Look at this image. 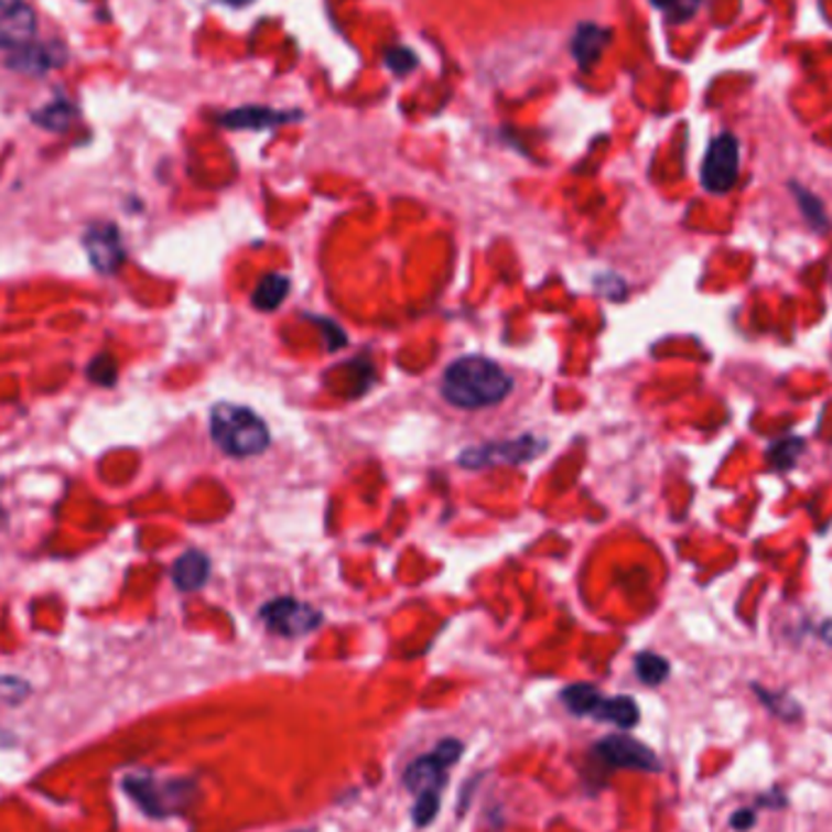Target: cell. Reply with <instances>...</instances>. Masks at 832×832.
Wrapping results in <instances>:
<instances>
[{
    "instance_id": "obj_1",
    "label": "cell",
    "mask_w": 832,
    "mask_h": 832,
    "mask_svg": "<svg viewBox=\"0 0 832 832\" xmlns=\"http://www.w3.org/2000/svg\"><path fill=\"white\" fill-rule=\"evenodd\" d=\"M511 390V378L495 360L465 356L451 363L441 378L443 400L458 409H485L501 402Z\"/></svg>"
},
{
    "instance_id": "obj_2",
    "label": "cell",
    "mask_w": 832,
    "mask_h": 832,
    "mask_svg": "<svg viewBox=\"0 0 832 832\" xmlns=\"http://www.w3.org/2000/svg\"><path fill=\"white\" fill-rule=\"evenodd\" d=\"M213 441L231 458H253L271 445L266 421L249 407L219 402L209 414Z\"/></svg>"
},
{
    "instance_id": "obj_3",
    "label": "cell",
    "mask_w": 832,
    "mask_h": 832,
    "mask_svg": "<svg viewBox=\"0 0 832 832\" xmlns=\"http://www.w3.org/2000/svg\"><path fill=\"white\" fill-rule=\"evenodd\" d=\"M125 789L130 791L132 799L144 808L149 815L166 818L173 813L185 811L191 801L197 796L195 781H163L159 784L151 777H130L125 781Z\"/></svg>"
},
{
    "instance_id": "obj_4",
    "label": "cell",
    "mask_w": 832,
    "mask_h": 832,
    "mask_svg": "<svg viewBox=\"0 0 832 832\" xmlns=\"http://www.w3.org/2000/svg\"><path fill=\"white\" fill-rule=\"evenodd\" d=\"M463 755V743L453 741H441L431 753L417 757L412 765L404 769V787L417 793H433L441 796V789L445 787V779H449V769L461 759Z\"/></svg>"
},
{
    "instance_id": "obj_5",
    "label": "cell",
    "mask_w": 832,
    "mask_h": 832,
    "mask_svg": "<svg viewBox=\"0 0 832 832\" xmlns=\"http://www.w3.org/2000/svg\"><path fill=\"white\" fill-rule=\"evenodd\" d=\"M261 620L268 630L278 633L283 638H300L322 626V612L304 602L292 599V596H280V599L268 602L259 612Z\"/></svg>"
},
{
    "instance_id": "obj_6",
    "label": "cell",
    "mask_w": 832,
    "mask_h": 832,
    "mask_svg": "<svg viewBox=\"0 0 832 832\" xmlns=\"http://www.w3.org/2000/svg\"><path fill=\"white\" fill-rule=\"evenodd\" d=\"M741 175V144L733 134L713 139L701 166V183L709 193H728Z\"/></svg>"
},
{
    "instance_id": "obj_7",
    "label": "cell",
    "mask_w": 832,
    "mask_h": 832,
    "mask_svg": "<svg viewBox=\"0 0 832 832\" xmlns=\"http://www.w3.org/2000/svg\"><path fill=\"white\" fill-rule=\"evenodd\" d=\"M548 449V443L526 433L517 441H495L485 445H475L461 455L463 467H489V465H519L533 461Z\"/></svg>"
},
{
    "instance_id": "obj_8",
    "label": "cell",
    "mask_w": 832,
    "mask_h": 832,
    "mask_svg": "<svg viewBox=\"0 0 832 832\" xmlns=\"http://www.w3.org/2000/svg\"><path fill=\"white\" fill-rule=\"evenodd\" d=\"M596 757L616 769H636V771H660L662 765L658 755L648 745L638 743L636 737L608 735L594 747Z\"/></svg>"
},
{
    "instance_id": "obj_9",
    "label": "cell",
    "mask_w": 832,
    "mask_h": 832,
    "mask_svg": "<svg viewBox=\"0 0 832 832\" xmlns=\"http://www.w3.org/2000/svg\"><path fill=\"white\" fill-rule=\"evenodd\" d=\"M37 32V15L25 0H0V50H22Z\"/></svg>"
},
{
    "instance_id": "obj_10",
    "label": "cell",
    "mask_w": 832,
    "mask_h": 832,
    "mask_svg": "<svg viewBox=\"0 0 832 832\" xmlns=\"http://www.w3.org/2000/svg\"><path fill=\"white\" fill-rule=\"evenodd\" d=\"M86 249H88L93 266L102 273H112L125 259L120 231H117L112 225L93 227L86 237Z\"/></svg>"
},
{
    "instance_id": "obj_11",
    "label": "cell",
    "mask_w": 832,
    "mask_h": 832,
    "mask_svg": "<svg viewBox=\"0 0 832 832\" xmlns=\"http://www.w3.org/2000/svg\"><path fill=\"white\" fill-rule=\"evenodd\" d=\"M298 117H302V112L298 110L283 112V110H271V108H259V105H249V108L225 112L219 122L229 127V130H268V127L298 120Z\"/></svg>"
},
{
    "instance_id": "obj_12",
    "label": "cell",
    "mask_w": 832,
    "mask_h": 832,
    "mask_svg": "<svg viewBox=\"0 0 832 832\" xmlns=\"http://www.w3.org/2000/svg\"><path fill=\"white\" fill-rule=\"evenodd\" d=\"M608 42H612V32H608L606 28L594 25V22H584V25L574 30L572 54L582 72H587V68H592L596 62H599V56L604 54Z\"/></svg>"
},
{
    "instance_id": "obj_13",
    "label": "cell",
    "mask_w": 832,
    "mask_h": 832,
    "mask_svg": "<svg viewBox=\"0 0 832 832\" xmlns=\"http://www.w3.org/2000/svg\"><path fill=\"white\" fill-rule=\"evenodd\" d=\"M173 582L181 592H195L209 580V558L201 550H187L185 555L173 562Z\"/></svg>"
},
{
    "instance_id": "obj_14",
    "label": "cell",
    "mask_w": 832,
    "mask_h": 832,
    "mask_svg": "<svg viewBox=\"0 0 832 832\" xmlns=\"http://www.w3.org/2000/svg\"><path fill=\"white\" fill-rule=\"evenodd\" d=\"M594 716L599 721L614 723V725H618V728H633V725H638L640 709L630 696H614V699L604 696Z\"/></svg>"
},
{
    "instance_id": "obj_15",
    "label": "cell",
    "mask_w": 832,
    "mask_h": 832,
    "mask_svg": "<svg viewBox=\"0 0 832 832\" xmlns=\"http://www.w3.org/2000/svg\"><path fill=\"white\" fill-rule=\"evenodd\" d=\"M62 62H64V58H56V46L28 44V46H22L20 56L13 58V62H10V66L18 68V72L40 76V74L46 72V68H52V66L62 64Z\"/></svg>"
},
{
    "instance_id": "obj_16",
    "label": "cell",
    "mask_w": 832,
    "mask_h": 832,
    "mask_svg": "<svg viewBox=\"0 0 832 832\" xmlns=\"http://www.w3.org/2000/svg\"><path fill=\"white\" fill-rule=\"evenodd\" d=\"M288 292H290V278L280 275V273H271V275H266L259 285H256L251 302H253L256 310L273 312L285 302Z\"/></svg>"
},
{
    "instance_id": "obj_17",
    "label": "cell",
    "mask_w": 832,
    "mask_h": 832,
    "mask_svg": "<svg viewBox=\"0 0 832 832\" xmlns=\"http://www.w3.org/2000/svg\"><path fill=\"white\" fill-rule=\"evenodd\" d=\"M560 699L568 706V711L574 713V716H594L604 696H602V691L592 684H572L562 689Z\"/></svg>"
},
{
    "instance_id": "obj_18",
    "label": "cell",
    "mask_w": 832,
    "mask_h": 832,
    "mask_svg": "<svg viewBox=\"0 0 832 832\" xmlns=\"http://www.w3.org/2000/svg\"><path fill=\"white\" fill-rule=\"evenodd\" d=\"M74 120H76V108L64 98H58L46 105V108H42L40 112H34V122L52 132H66Z\"/></svg>"
},
{
    "instance_id": "obj_19",
    "label": "cell",
    "mask_w": 832,
    "mask_h": 832,
    "mask_svg": "<svg viewBox=\"0 0 832 832\" xmlns=\"http://www.w3.org/2000/svg\"><path fill=\"white\" fill-rule=\"evenodd\" d=\"M636 674L642 684L658 687L670 677V662L658 652H640L636 658Z\"/></svg>"
},
{
    "instance_id": "obj_20",
    "label": "cell",
    "mask_w": 832,
    "mask_h": 832,
    "mask_svg": "<svg viewBox=\"0 0 832 832\" xmlns=\"http://www.w3.org/2000/svg\"><path fill=\"white\" fill-rule=\"evenodd\" d=\"M803 445L806 443L801 439H781L777 443H771V449L767 451L771 467H777V471H789V467H793L796 461H799Z\"/></svg>"
},
{
    "instance_id": "obj_21",
    "label": "cell",
    "mask_w": 832,
    "mask_h": 832,
    "mask_svg": "<svg viewBox=\"0 0 832 832\" xmlns=\"http://www.w3.org/2000/svg\"><path fill=\"white\" fill-rule=\"evenodd\" d=\"M793 193H796V197H799L801 209L806 213L808 221H811V225L815 229H828V217H825L823 207H820V203L815 201V197L811 193H806L803 187H799V185H793Z\"/></svg>"
},
{
    "instance_id": "obj_22",
    "label": "cell",
    "mask_w": 832,
    "mask_h": 832,
    "mask_svg": "<svg viewBox=\"0 0 832 832\" xmlns=\"http://www.w3.org/2000/svg\"><path fill=\"white\" fill-rule=\"evenodd\" d=\"M385 64H388L395 74H409L412 68L417 66V56L412 50H407V46H390L388 52H385Z\"/></svg>"
},
{
    "instance_id": "obj_23",
    "label": "cell",
    "mask_w": 832,
    "mask_h": 832,
    "mask_svg": "<svg viewBox=\"0 0 832 832\" xmlns=\"http://www.w3.org/2000/svg\"><path fill=\"white\" fill-rule=\"evenodd\" d=\"M439 808H441V796H433V793H424V796H417V803H414V823L419 828H426L433 823V818L439 815Z\"/></svg>"
},
{
    "instance_id": "obj_24",
    "label": "cell",
    "mask_w": 832,
    "mask_h": 832,
    "mask_svg": "<svg viewBox=\"0 0 832 832\" xmlns=\"http://www.w3.org/2000/svg\"><path fill=\"white\" fill-rule=\"evenodd\" d=\"M88 375H90V380H93V382H98V385H112V382H115V375H117L115 360H112L110 356H100V358H96V360L90 363Z\"/></svg>"
},
{
    "instance_id": "obj_25",
    "label": "cell",
    "mask_w": 832,
    "mask_h": 832,
    "mask_svg": "<svg viewBox=\"0 0 832 832\" xmlns=\"http://www.w3.org/2000/svg\"><path fill=\"white\" fill-rule=\"evenodd\" d=\"M28 694V684L20 682V679H13V677H3L0 679V703L8 701V703H18L22 701V696Z\"/></svg>"
},
{
    "instance_id": "obj_26",
    "label": "cell",
    "mask_w": 832,
    "mask_h": 832,
    "mask_svg": "<svg viewBox=\"0 0 832 832\" xmlns=\"http://www.w3.org/2000/svg\"><path fill=\"white\" fill-rule=\"evenodd\" d=\"M699 6H701V0H674L672 8L667 10V18H670L672 22L689 20L691 15L696 13Z\"/></svg>"
},
{
    "instance_id": "obj_27",
    "label": "cell",
    "mask_w": 832,
    "mask_h": 832,
    "mask_svg": "<svg viewBox=\"0 0 832 832\" xmlns=\"http://www.w3.org/2000/svg\"><path fill=\"white\" fill-rule=\"evenodd\" d=\"M755 820H757L755 811H749V808H743V811H737V813L731 818V825H733L735 830L745 832V830H749V828L755 825Z\"/></svg>"
},
{
    "instance_id": "obj_28",
    "label": "cell",
    "mask_w": 832,
    "mask_h": 832,
    "mask_svg": "<svg viewBox=\"0 0 832 832\" xmlns=\"http://www.w3.org/2000/svg\"><path fill=\"white\" fill-rule=\"evenodd\" d=\"M672 3H674V0H652V6H658L660 10H664V13L672 8Z\"/></svg>"
},
{
    "instance_id": "obj_29",
    "label": "cell",
    "mask_w": 832,
    "mask_h": 832,
    "mask_svg": "<svg viewBox=\"0 0 832 832\" xmlns=\"http://www.w3.org/2000/svg\"><path fill=\"white\" fill-rule=\"evenodd\" d=\"M221 3L234 6V8H241V6H249V3H253V0H221Z\"/></svg>"
}]
</instances>
